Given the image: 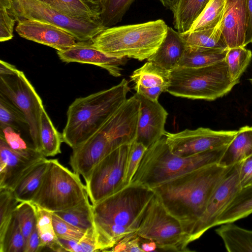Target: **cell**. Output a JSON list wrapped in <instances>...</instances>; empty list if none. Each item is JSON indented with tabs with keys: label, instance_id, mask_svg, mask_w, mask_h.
<instances>
[{
	"label": "cell",
	"instance_id": "1",
	"mask_svg": "<svg viewBox=\"0 0 252 252\" xmlns=\"http://www.w3.org/2000/svg\"><path fill=\"white\" fill-rule=\"evenodd\" d=\"M232 166L224 167L218 163L206 165L152 189L168 212L180 221L190 237L213 191Z\"/></svg>",
	"mask_w": 252,
	"mask_h": 252
},
{
	"label": "cell",
	"instance_id": "2",
	"mask_svg": "<svg viewBox=\"0 0 252 252\" xmlns=\"http://www.w3.org/2000/svg\"><path fill=\"white\" fill-rule=\"evenodd\" d=\"M140 100L136 93L83 143L72 149L69 163L73 171L87 178L93 168L116 148L135 140Z\"/></svg>",
	"mask_w": 252,
	"mask_h": 252
},
{
	"label": "cell",
	"instance_id": "3",
	"mask_svg": "<svg viewBox=\"0 0 252 252\" xmlns=\"http://www.w3.org/2000/svg\"><path fill=\"white\" fill-rule=\"evenodd\" d=\"M128 81L75 99L67 111L63 141L72 149L95 133L126 100Z\"/></svg>",
	"mask_w": 252,
	"mask_h": 252
},
{
	"label": "cell",
	"instance_id": "4",
	"mask_svg": "<svg viewBox=\"0 0 252 252\" xmlns=\"http://www.w3.org/2000/svg\"><path fill=\"white\" fill-rule=\"evenodd\" d=\"M227 146L182 157L171 152L163 136L147 148L130 183L152 189L192 170L218 163Z\"/></svg>",
	"mask_w": 252,
	"mask_h": 252
},
{
	"label": "cell",
	"instance_id": "5",
	"mask_svg": "<svg viewBox=\"0 0 252 252\" xmlns=\"http://www.w3.org/2000/svg\"><path fill=\"white\" fill-rule=\"evenodd\" d=\"M167 28L161 19L110 27L103 30L92 41L95 47L109 55L142 61L157 50Z\"/></svg>",
	"mask_w": 252,
	"mask_h": 252
},
{
	"label": "cell",
	"instance_id": "6",
	"mask_svg": "<svg viewBox=\"0 0 252 252\" xmlns=\"http://www.w3.org/2000/svg\"><path fill=\"white\" fill-rule=\"evenodd\" d=\"M166 92L177 97L213 101L229 93L240 81H233L224 60L199 68L178 66L170 71Z\"/></svg>",
	"mask_w": 252,
	"mask_h": 252
},
{
	"label": "cell",
	"instance_id": "7",
	"mask_svg": "<svg viewBox=\"0 0 252 252\" xmlns=\"http://www.w3.org/2000/svg\"><path fill=\"white\" fill-rule=\"evenodd\" d=\"M155 195L149 187L128 184L92 205L94 227L119 225L136 231Z\"/></svg>",
	"mask_w": 252,
	"mask_h": 252
},
{
	"label": "cell",
	"instance_id": "8",
	"mask_svg": "<svg viewBox=\"0 0 252 252\" xmlns=\"http://www.w3.org/2000/svg\"><path fill=\"white\" fill-rule=\"evenodd\" d=\"M89 198L80 175L64 166L58 159H50L41 186L31 202L54 213Z\"/></svg>",
	"mask_w": 252,
	"mask_h": 252
},
{
	"label": "cell",
	"instance_id": "9",
	"mask_svg": "<svg viewBox=\"0 0 252 252\" xmlns=\"http://www.w3.org/2000/svg\"><path fill=\"white\" fill-rule=\"evenodd\" d=\"M144 240L155 242L158 249L188 252L191 242L180 221L165 209L155 195L136 231Z\"/></svg>",
	"mask_w": 252,
	"mask_h": 252
},
{
	"label": "cell",
	"instance_id": "10",
	"mask_svg": "<svg viewBox=\"0 0 252 252\" xmlns=\"http://www.w3.org/2000/svg\"><path fill=\"white\" fill-rule=\"evenodd\" d=\"M10 11L16 21L35 20L60 28L77 41L92 40L105 28L100 20L70 16L37 0H11Z\"/></svg>",
	"mask_w": 252,
	"mask_h": 252
},
{
	"label": "cell",
	"instance_id": "11",
	"mask_svg": "<svg viewBox=\"0 0 252 252\" xmlns=\"http://www.w3.org/2000/svg\"><path fill=\"white\" fill-rule=\"evenodd\" d=\"M0 95L23 113L32 146L41 153L40 119L44 108L40 97L24 73L16 67L9 73L0 74Z\"/></svg>",
	"mask_w": 252,
	"mask_h": 252
},
{
	"label": "cell",
	"instance_id": "12",
	"mask_svg": "<svg viewBox=\"0 0 252 252\" xmlns=\"http://www.w3.org/2000/svg\"><path fill=\"white\" fill-rule=\"evenodd\" d=\"M131 144L122 145L106 156L85 181L92 205L128 185L126 174Z\"/></svg>",
	"mask_w": 252,
	"mask_h": 252
},
{
	"label": "cell",
	"instance_id": "13",
	"mask_svg": "<svg viewBox=\"0 0 252 252\" xmlns=\"http://www.w3.org/2000/svg\"><path fill=\"white\" fill-rule=\"evenodd\" d=\"M237 130H214L209 128L186 129L177 133L165 132L166 143L171 152L182 157H189L227 146Z\"/></svg>",
	"mask_w": 252,
	"mask_h": 252
},
{
	"label": "cell",
	"instance_id": "14",
	"mask_svg": "<svg viewBox=\"0 0 252 252\" xmlns=\"http://www.w3.org/2000/svg\"><path fill=\"white\" fill-rule=\"evenodd\" d=\"M241 162L233 165L216 187L203 215L190 235L191 242L199 239L207 230L216 226L220 216L241 189L239 172Z\"/></svg>",
	"mask_w": 252,
	"mask_h": 252
},
{
	"label": "cell",
	"instance_id": "15",
	"mask_svg": "<svg viewBox=\"0 0 252 252\" xmlns=\"http://www.w3.org/2000/svg\"><path fill=\"white\" fill-rule=\"evenodd\" d=\"M45 158L38 151L30 154L17 152L0 136V188L12 190L30 170Z\"/></svg>",
	"mask_w": 252,
	"mask_h": 252
},
{
	"label": "cell",
	"instance_id": "16",
	"mask_svg": "<svg viewBox=\"0 0 252 252\" xmlns=\"http://www.w3.org/2000/svg\"><path fill=\"white\" fill-rule=\"evenodd\" d=\"M57 53L63 62L94 65L106 70L115 77L121 76V66L125 65L127 60V58L112 56L100 50L94 45L92 40L77 41L69 48L57 51Z\"/></svg>",
	"mask_w": 252,
	"mask_h": 252
},
{
	"label": "cell",
	"instance_id": "17",
	"mask_svg": "<svg viewBox=\"0 0 252 252\" xmlns=\"http://www.w3.org/2000/svg\"><path fill=\"white\" fill-rule=\"evenodd\" d=\"M136 94L140 106L135 141L148 148L164 136L168 113L158 101Z\"/></svg>",
	"mask_w": 252,
	"mask_h": 252
},
{
	"label": "cell",
	"instance_id": "18",
	"mask_svg": "<svg viewBox=\"0 0 252 252\" xmlns=\"http://www.w3.org/2000/svg\"><path fill=\"white\" fill-rule=\"evenodd\" d=\"M18 22L15 31L20 36L52 47L57 51H64L77 41L68 32L50 24L27 19Z\"/></svg>",
	"mask_w": 252,
	"mask_h": 252
},
{
	"label": "cell",
	"instance_id": "19",
	"mask_svg": "<svg viewBox=\"0 0 252 252\" xmlns=\"http://www.w3.org/2000/svg\"><path fill=\"white\" fill-rule=\"evenodd\" d=\"M170 71L153 62L147 61L130 75L136 93L154 101H158L160 94L166 92L170 81Z\"/></svg>",
	"mask_w": 252,
	"mask_h": 252
},
{
	"label": "cell",
	"instance_id": "20",
	"mask_svg": "<svg viewBox=\"0 0 252 252\" xmlns=\"http://www.w3.org/2000/svg\"><path fill=\"white\" fill-rule=\"evenodd\" d=\"M221 23L222 33L228 49L245 47L246 0H226Z\"/></svg>",
	"mask_w": 252,
	"mask_h": 252
},
{
	"label": "cell",
	"instance_id": "21",
	"mask_svg": "<svg viewBox=\"0 0 252 252\" xmlns=\"http://www.w3.org/2000/svg\"><path fill=\"white\" fill-rule=\"evenodd\" d=\"M180 32L168 27L166 34L155 53L147 59L170 71L178 66L187 48Z\"/></svg>",
	"mask_w": 252,
	"mask_h": 252
},
{
	"label": "cell",
	"instance_id": "22",
	"mask_svg": "<svg viewBox=\"0 0 252 252\" xmlns=\"http://www.w3.org/2000/svg\"><path fill=\"white\" fill-rule=\"evenodd\" d=\"M252 155V126L241 127L228 144L218 164L229 167Z\"/></svg>",
	"mask_w": 252,
	"mask_h": 252
},
{
	"label": "cell",
	"instance_id": "23",
	"mask_svg": "<svg viewBox=\"0 0 252 252\" xmlns=\"http://www.w3.org/2000/svg\"><path fill=\"white\" fill-rule=\"evenodd\" d=\"M49 165L46 158L38 162L12 190L19 202H31L39 190Z\"/></svg>",
	"mask_w": 252,
	"mask_h": 252
},
{
	"label": "cell",
	"instance_id": "24",
	"mask_svg": "<svg viewBox=\"0 0 252 252\" xmlns=\"http://www.w3.org/2000/svg\"><path fill=\"white\" fill-rule=\"evenodd\" d=\"M228 252H252V230L240 227L233 222L221 224L215 230Z\"/></svg>",
	"mask_w": 252,
	"mask_h": 252
},
{
	"label": "cell",
	"instance_id": "25",
	"mask_svg": "<svg viewBox=\"0 0 252 252\" xmlns=\"http://www.w3.org/2000/svg\"><path fill=\"white\" fill-rule=\"evenodd\" d=\"M71 17L100 20L101 3L87 0H37Z\"/></svg>",
	"mask_w": 252,
	"mask_h": 252
},
{
	"label": "cell",
	"instance_id": "26",
	"mask_svg": "<svg viewBox=\"0 0 252 252\" xmlns=\"http://www.w3.org/2000/svg\"><path fill=\"white\" fill-rule=\"evenodd\" d=\"M210 0H179L172 11L174 28L180 33L189 31Z\"/></svg>",
	"mask_w": 252,
	"mask_h": 252
},
{
	"label": "cell",
	"instance_id": "27",
	"mask_svg": "<svg viewBox=\"0 0 252 252\" xmlns=\"http://www.w3.org/2000/svg\"><path fill=\"white\" fill-rule=\"evenodd\" d=\"M252 213V185L241 188L218 218L216 225L233 222Z\"/></svg>",
	"mask_w": 252,
	"mask_h": 252
},
{
	"label": "cell",
	"instance_id": "28",
	"mask_svg": "<svg viewBox=\"0 0 252 252\" xmlns=\"http://www.w3.org/2000/svg\"><path fill=\"white\" fill-rule=\"evenodd\" d=\"M227 50L187 46L178 66L199 68L212 65L224 60Z\"/></svg>",
	"mask_w": 252,
	"mask_h": 252
},
{
	"label": "cell",
	"instance_id": "29",
	"mask_svg": "<svg viewBox=\"0 0 252 252\" xmlns=\"http://www.w3.org/2000/svg\"><path fill=\"white\" fill-rule=\"evenodd\" d=\"M32 203L35 211L36 227L42 249L48 248L54 252H66L55 232L53 223V212Z\"/></svg>",
	"mask_w": 252,
	"mask_h": 252
},
{
	"label": "cell",
	"instance_id": "30",
	"mask_svg": "<svg viewBox=\"0 0 252 252\" xmlns=\"http://www.w3.org/2000/svg\"><path fill=\"white\" fill-rule=\"evenodd\" d=\"M180 33L187 46L220 50L228 49L222 33L221 22L213 28Z\"/></svg>",
	"mask_w": 252,
	"mask_h": 252
},
{
	"label": "cell",
	"instance_id": "31",
	"mask_svg": "<svg viewBox=\"0 0 252 252\" xmlns=\"http://www.w3.org/2000/svg\"><path fill=\"white\" fill-rule=\"evenodd\" d=\"M63 141L62 133L54 126L47 113L43 108L40 119V142L41 153L45 157H54L61 153Z\"/></svg>",
	"mask_w": 252,
	"mask_h": 252
},
{
	"label": "cell",
	"instance_id": "32",
	"mask_svg": "<svg viewBox=\"0 0 252 252\" xmlns=\"http://www.w3.org/2000/svg\"><path fill=\"white\" fill-rule=\"evenodd\" d=\"M54 213L66 222L84 231L94 226L93 206L89 199L74 207Z\"/></svg>",
	"mask_w": 252,
	"mask_h": 252
},
{
	"label": "cell",
	"instance_id": "33",
	"mask_svg": "<svg viewBox=\"0 0 252 252\" xmlns=\"http://www.w3.org/2000/svg\"><path fill=\"white\" fill-rule=\"evenodd\" d=\"M226 2V0H210L189 31L195 32L216 27L222 19Z\"/></svg>",
	"mask_w": 252,
	"mask_h": 252
},
{
	"label": "cell",
	"instance_id": "34",
	"mask_svg": "<svg viewBox=\"0 0 252 252\" xmlns=\"http://www.w3.org/2000/svg\"><path fill=\"white\" fill-rule=\"evenodd\" d=\"M252 59V52L245 47L229 48L224 61L232 80L240 81V78L249 65Z\"/></svg>",
	"mask_w": 252,
	"mask_h": 252
},
{
	"label": "cell",
	"instance_id": "35",
	"mask_svg": "<svg viewBox=\"0 0 252 252\" xmlns=\"http://www.w3.org/2000/svg\"><path fill=\"white\" fill-rule=\"evenodd\" d=\"M135 0H102L100 21L103 26L110 28L121 22Z\"/></svg>",
	"mask_w": 252,
	"mask_h": 252
},
{
	"label": "cell",
	"instance_id": "36",
	"mask_svg": "<svg viewBox=\"0 0 252 252\" xmlns=\"http://www.w3.org/2000/svg\"><path fill=\"white\" fill-rule=\"evenodd\" d=\"M0 125L10 126L19 132L25 129L29 131L23 113L1 95H0Z\"/></svg>",
	"mask_w": 252,
	"mask_h": 252
},
{
	"label": "cell",
	"instance_id": "37",
	"mask_svg": "<svg viewBox=\"0 0 252 252\" xmlns=\"http://www.w3.org/2000/svg\"><path fill=\"white\" fill-rule=\"evenodd\" d=\"M26 243L14 214L3 238L0 240V252H24Z\"/></svg>",
	"mask_w": 252,
	"mask_h": 252
},
{
	"label": "cell",
	"instance_id": "38",
	"mask_svg": "<svg viewBox=\"0 0 252 252\" xmlns=\"http://www.w3.org/2000/svg\"><path fill=\"white\" fill-rule=\"evenodd\" d=\"M19 203L12 190L0 188V240L3 238Z\"/></svg>",
	"mask_w": 252,
	"mask_h": 252
},
{
	"label": "cell",
	"instance_id": "39",
	"mask_svg": "<svg viewBox=\"0 0 252 252\" xmlns=\"http://www.w3.org/2000/svg\"><path fill=\"white\" fill-rule=\"evenodd\" d=\"M15 215L26 241L36 225L33 204L31 202H20L15 210Z\"/></svg>",
	"mask_w": 252,
	"mask_h": 252
},
{
	"label": "cell",
	"instance_id": "40",
	"mask_svg": "<svg viewBox=\"0 0 252 252\" xmlns=\"http://www.w3.org/2000/svg\"><path fill=\"white\" fill-rule=\"evenodd\" d=\"M0 136L4 139L12 150L17 152L30 154L38 151L32 145H29L22 138L20 132L10 126L0 125Z\"/></svg>",
	"mask_w": 252,
	"mask_h": 252
},
{
	"label": "cell",
	"instance_id": "41",
	"mask_svg": "<svg viewBox=\"0 0 252 252\" xmlns=\"http://www.w3.org/2000/svg\"><path fill=\"white\" fill-rule=\"evenodd\" d=\"M11 0H0V41L4 42L13 37V28L16 21L10 12Z\"/></svg>",
	"mask_w": 252,
	"mask_h": 252
},
{
	"label": "cell",
	"instance_id": "42",
	"mask_svg": "<svg viewBox=\"0 0 252 252\" xmlns=\"http://www.w3.org/2000/svg\"><path fill=\"white\" fill-rule=\"evenodd\" d=\"M53 223L55 233L58 238L79 241L86 231L66 222L54 213Z\"/></svg>",
	"mask_w": 252,
	"mask_h": 252
},
{
	"label": "cell",
	"instance_id": "43",
	"mask_svg": "<svg viewBox=\"0 0 252 252\" xmlns=\"http://www.w3.org/2000/svg\"><path fill=\"white\" fill-rule=\"evenodd\" d=\"M147 149L143 144L135 140L131 144L126 174V181L128 185L130 184Z\"/></svg>",
	"mask_w": 252,
	"mask_h": 252
},
{
	"label": "cell",
	"instance_id": "44",
	"mask_svg": "<svg viewBox=\"0 0 252 252\" xmlns=\"http://www.w3.org/2000/svg\"><path fill=\"white\" fill-rule=\"evenodd\" d=\"M78 252L102 251L97 234L94 226L88 229L82 238L78 241Z\"/></svg>",
	"mask_w": 252,
	"mask_h": 252
},
{
	"label": "cell",
	"instance_id": "45",
	"mask_svg": "<svg viewBox=\"0 0 252 252\" xmlns=\"http://www.w3.org/2000/svg\"><path fill=\"white\" fill-rule=\"evenodd\" d=\"M142 238L136 232L131 233L118 242L109 251L124 252H142L140 247Z\"/></svg>",
	"mask_w": 252,
	"mask_h": 252
},
{
	"label": "cell",
	"instance_id": "46",
	"mask_svg": "<svg viewBox=\"0 0 252 252\" xmlns=\"http://www.w3.org/2000/svg\"><path fill=\"white\" fill-rule=\"evenodd\" d=\"M239 179L241 189L252 185V155L241 162Z\"/></svg>",
	"mask_w": 252,
	"mask_h": 252
},
{
	"label": "cell",
	"instance_id": "47",
	"mask_svg": "<svg viewBox=\"0 0 252 252\" xmlns=\"http://www.w3.org/2000/svg\"><path fill=\"white\" fill-rule=\"evenodd\" d=\"M43 250L36 225L26 240L24 252H38Z\"/></svg>",
	"mask_w": 252,
	"mask_h": 252
},
{
	"label": "cell",
	"instance_id": "48",
	"mask_svg": "<svg viewBox=\"0 0 252 252\" xmlns=\"http://www.w3.org/2000/svg\"><path fill=\"white\" fill-rule=\"evenodd\" d=\"M247 24L245 46L252 43V0H246Z\"/></svg>",
	"mask_w": 252,
	"mask_h": 252
},
{
	"label": "cell",
	"instance_id": "49",
	"mask_svg": "<svg viewBox=\"0 0 252 252\" xmlns=\"http://www.w3.org/2000/svg\"><path fill=\"white\" fill-rule=\"evenodd\" d=\"M140 247L143 252L155 251L158 249L155 242L147 240H145L144 242L141 241Z\"/></svg>",
	"mask_w": 252,
	"mask_h": 252
},
{
	"label": "cell",
	"instance_id": "50",
	"mask_svg": "<svg viewBox=\"0 0 252 252\" xmlns=\"http://www.w3.org/2000/svg\"><path fill=\"white\" fill-rule=\"evenodd\" d=\"M166 8L172 11L177 5L179 0H159Z\"/></svg>",
	"mask_w": 252,
	"mask_h": 252
},
{
	"label": "cell",
	"instance_id": "51",
	"mask_svg": "<svg viewBox=\"0 0 252 252\" xmlns=\"http://www.w3.org/2000/svg\"><path fill=\"white\" fill-rule=\"evenodd\" d=\"M87 0L93 2L100 3H101L102 0Z\"/></svg>",
	"mask_w": 252,
	"mask_h": 252
},
{
	"label": "cell",
	"instance_id": "52",
	"mask_svg": "<svg viewBox=\"0 0 252 252\" xmlns=\"http://www.w3.org/2000/svg\"><path fill=\"white\" fill-rule=\"evenodd\" d=\"M249 80L251 84L252 85V78H250Z\"/></svg>",
	"mask_w": 252,
	"mask_h": 252
},
{
	"label": "cell",
	"instance_id": "53",
	"mask_svg": "<svg viewBox=\"0 0 252 252\" xmlns=\"http://www.w3.org/2000/svg\"></svg>",
	"mask_w": 252,
	"mask_h": 252
}]
</instances>
